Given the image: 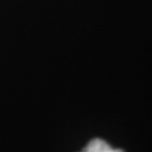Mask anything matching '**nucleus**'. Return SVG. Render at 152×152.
Masks as SVG:
<instances>
[{
  "mask_svg": "<svg viewBox=\"0 0 152 152\" xmlns=\"http://www.w3.org/2000/svg\"><path fill=\"white\" fill-rule=\"evenodd\" d=\"M109 152H124V151H123L122 149H113V148H112V149L110 150Z\"/></svg>",
  "mask_w": 152,
  "mask_h": 152,
  "instance_id": "nucleus-2",
  "label": "nucleus"
},
{
  "mask_svg": "<svg viewBox=\"0 0 152 152\" xmlns=\"http://www.w3.org/2000/svg\"><path fill=\"white\" fill-rule=\"evenodd\" d=\"M111 149L112 147L106 141L100 138H95L86 145L83 152H109Z\"/></svg>",
  "mask_w": 152,
  "mask_h": 152,
  "instance_id": "nucleus-1",
  "label": "nucleus"
},
{
  "mask_svg": "<svg viewBox=\"0 0 152 152\" xmlns=\"http://www.w3.org/2000/svg\"><path fill=\"white\" fill-rule=\"evenodd\" d=\"M82 152H83V151H82Z\"/></svg>",
  "mask_w": 152,
  "mask_h": 152,
  "instance_id": "nucleus-3",
  "label": "nucleus"
}]
</instances>
